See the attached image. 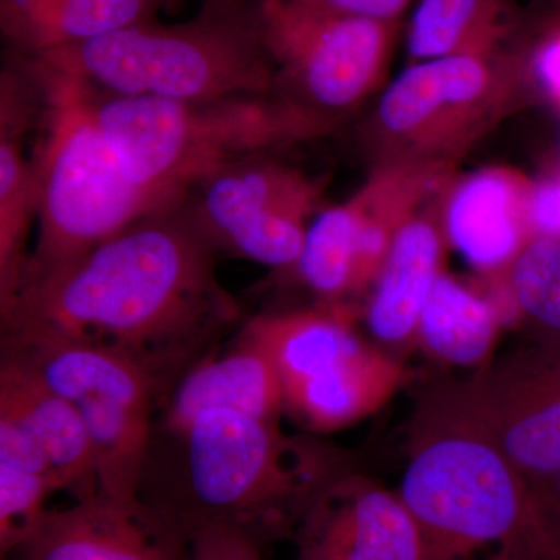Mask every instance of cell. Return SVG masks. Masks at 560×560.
Returning <instances> with one entry per match:
<instances>
[{
  "label": "cell",
  "mask_w": 560,
  "mask_h": 560,
  "mask_svg": "<svg viewBox=\"0 0 560 560\" xmlns=\"http://www.w3.org/2000/svg\"><path fill=\"white\" fill-rule=\"evenodd\" d=\"M307 9L363 20L400 22L411 0H294Z\"/></svg>",
  "instance_id": "cell-32"
},
{
  "label": "cell",
  "mask_w": 560,
  "mask_h": 560,
  "mask_svg": "<svg viewBox=\"0 0 560 560\" xmlns=\"http://www.w3.org/2000/svg\"><path fill=\"white\" fill-rule=\"evenodd\" d=\"M95 110L132 186L167 210L224 168L316 138L330 124L282 94L178 102L97 90Z\"/></svg>",
  "instance_id": "cell-4"
},
{
  "label": "cell",
  "mask_w": 560,
  "mask_h": 560,
  "mask_svg": "<svg viewBox=\"0 0 560 560\" xmlns=\"http://www.w3.org/2000/svg\"><path fill=\"white\" fill-rule=\"evenodd\" d=\"M530 180L503 167L464 176L445 194V242L481 275L506 276L530 241L526 201Z\"/></svg>",
  "instance_id": "cell-13"
},
{
  "label": "cell",
  "mask_w": 560,
  "mask_h": 560,
  "mask_svg": "<svg viewBox=\"0 0 560 560\" xmlns=\"http://www.w3.org/2000/svg\"><path fill=\"white\" fill-rule=\"evenodd\" d=\"M0 415L32 431L49 456L65 489H77L80 500L97 492L86 427L77 405L16 361L0 359Z\"/></svg>",
  "instance_id": "cell-20"
},
{
  "label": "cell",
  "mask_w": 560,
  "mask_h": 560,
  "mask_svg": "<svg viewBox=\"0 0 560 560\" xmlns=\"http://www.w3.org/2000/svg\"><path fill=\"white\" fill-rule=\"evenodd\" d=\"M555 517L558 518V523H559V526H560V511L555 512Z\"/></svg>",
  "instance_id": "cell-34"
},
{
  "label": "cell",
  "mask_w": 560,
  "mask_h": 560,
  "mask_svg": "<svg viewBox=\"0 0 560 560\" xmlns=\"http://www.w3.org/2000/svg\"><path fill=\"white\" fill-rule=\"evenodd\" d=\"M201 2L202 7H209V9H231V7L243 5L253 0H201Z\"/></svg>",
  "instance_id": "cell-33"
},
{
  "label": "cell",
  "mask_w": 560,
  "mask_h": 560,
  "mask_svg": "<svg viewBox=\"0 0 560 560\" xmlns=\"http://www.w3.org/2000/svg\"><path fill=\"white\" fill-rule=\"evenodd\" d=\"M180 0H0V28L18 55L79 46L156 21Z\"/></svg>",
  "instance_id": "cell-18"
},
{
  "label": "cell",
  "mask_w": 560,
  "mask_h": 560,
  "mask_svg": "<svg viewBox=\"0 0 560 560\" xmlns=\"http://www.w3.org/2000/svg\"><path fill=\"white\" fill-rule=\"evenodd\" d=\"M529 83L560 113V10L544 18L533 31H522L517 43Z\"/></svg>",
  "instance_id": "cell-28"
},
{
  "label": "cell",
  "mask_w": 560,
  "mask_h": 560,
  "mask_svg": "<svg viewBox=\"0 0 560 560\" xmlns=\"http://www.w3.org/2000/svg\"><path fill=\"white\" fill-rule=\"evenodd\" d=\"M36 57L121 97L213 102L278 88L256 0L202 7L183 24L149 22Z\"/></svg>",
  "instance_id": "cell-6"
},
{
  "label": "cell",
  "mask_w": 560,
  "mask_h": 560,
  "mask_svg": "<svg viewBox=\"0 0 560 560\" xmlns=\"http://www.w3.org/2000/svg\"><path fill=\"white\" fill-rule=\"evenodd\" d=\"M238 334L256 345L278 371L283 393L316 377L366 348L346 304L261 313L242 324Z\"/></svg>",
  "instance_id": "cell-17"
},
{
  "label": "cell",
  "mask_w": 560,
  "mask_h": 560,
  "mask_svg": "<svg viewBox=\"0 0 560 560\" xmlns=\"http://www.w3.org/2000/svg\"><path fill=\"white\" fill-rule=\"evenodd\" d=\"M2 94L0 130V308L20 290L31 261L28 235L38 220V178L35 164L22 149L25 110L20 97Z\"/></svg>",
  "instance_id": "cell-23"
},
{
  "label": "cell",
  "mask_w": 560,
  "mask_h": 560,
  "mask_svg": "<svg viewBox=\"0 0 560 560\" xmlns=\"http://www.w3.org/2000/svg\"><path fill=\"white\" fill-rule=\"evenodd\" d=\"M525 83L529 80L517 46L492 57L410 62L375 110L385 162L451 165L506 116Z\"/></svg>",
  "instance_id": "cell-7"
},
{
  "label": "cell",
  "mask_w": 560,
  "mask_h": 560,
  "mask_svg": "<svg viewBox=\"0 0 560 560\" xmlns=\"http://www.w3.org/2000/svg\"><path fill=\"white\" fill-rule=\"evenodd\" d=\"M215 246L180 209L131 224L73 259L28 272L2 329L46 331L131 361L162 399L243 324L221 285Z\"/></svg>",
  "instance_id": "cell-1"
},
{
  "label": "cell",
  "mask_w": 560,
  "mask_h": 560,
  "mask_svg": "<svg viewBox=\"0 0 560 560\" xmlns=\"http://www.w3.org/2000/svg\"><path fill=\"white\" fill-rule=\"evenodd\" d=\"M184 529L190 560H261L260 545L242 530L217 523H191Z\"/></svg>",
  "instance_id": "cell-29"
},
{
  "label": "cell",
  "mask_w": 560,
  "mask_h": 560,
  "mask_svg": "<svg viewBox=\"0 0 560 560\" xmlns=\"http://www.w3.org/2000/svg\"><path fill=\"white\" fill-rule=\"evenodd\" d=\"M195 223L213 246L272 268L296 264L320 189L300 171L256 158L197 187Z\"/></svg>",
  "instance_id": "cell-9"
},
{
  "label": "cell",
  "mask_w": 560,
  "mask_h": 560,
  "mask_svg": "<svg viewBox=\"0 0 560 560\" xmlns=\"http://www.w3.org/2000/svg\"><path fill=\"white\" fill-rule=\"evenodd\" d=\"M2 359L27 368L73 405L108 399L156 407L162 399L153 378L131 361L46 331L5 327Z\"/></svg>",
  "instance_id": "cell-14"
},
{
  "label": "cell",
  "mask_w": 560,
  "mask_h": 560,
  "mask_svg": "<svg viewBox=\"0 0 560 560\" xmlns=\"http://www.w3.org/2000/svg\"><path fill=\"white\" fill-rule=\"evenodd\" d=\"M39 103L38 241L27 271L80 256L131 224L172 212L132 186L103 135L97 90L36 55H16ZM24 276V278H25Z\"/></svg>",
  "instance_id": "cell-5"
},
{
  "label": "cell",
  "mask_w": 560,
  "mask_h": 560,
  "mask_svg": "<svg viewBox=\"0 0 560 560\" xmlns=\"http://www.w3.org/2000/svg\"><path fill=\"white\" fill-rule=\"evenodd\" d=\"M504 280L515 312L537 338L560 341V242L530 238Z\"/></svg>",
  "instance_id": "cell-26"
},
{
  "label": "cell",
  "mask_w": 560,
  "mask_h": 560,
  "mask_svg": "<svg viewBox=\"0 0 560 560\" xmlns=\"http://www.w3.org/2000/svg\"><path fill=\"white\" fill-rule=\"evenodd\" d=\"M283 97L329 120L381 88L400 22L320 13L294 0H256Z\"/></svg>",
  "instance_id": "cell-8"
},
{
  "label": "cell",
  "mask_w": 560,
  "mask_h": 560,
  "mask_svg": "<svg viewBox=\"0 0 560 560\" xmlns=\"http://www.w3.org/2000/svg\"><path fill=\"white\" fill-rule=\"evenodd\" d=\"M526 217L530 238L560 242V173L530 180Z\"/></svg>",
  "instance_id": "cell-31"
},
{
  "label": "cell",
  "mask_w": 560,
  "mask_h": 560,
  "mask_svg": "<svg viewBox=\"0 0 560 560\" xmlns=\"http://www.w3.org/2000/svg\"><path fill=\"white\" fill-rule=\"evenodd\" d=\"M86 427L98 492L140 499L145 485L153 405L97 399L77 405Z\"/></svg>",
  "instance_id": "cell-24"
},
{
  "label": "cell",
  "mask_w": 560,
  "mask_h": 560,
  "mask_svg": "<svg viewBox=\"0 0 560 560\" xmlns=\"http://www.w3.org/2000/svg\"><path fill=\"white\" fill-rule=\"evenodd\" d=\"M397 493L423 560H560L558 518L471 412L459 383L420 397Z\"/></svg>",
  "instance_id": "cell-2"
},
{
  "label": "cell",
  "mask_w": 560,
  "mask_h": 560,
  "mask_svg": "<svg viewBox=\"0 0 560 560\" xmlns=\"http://www.w3.org/2000/svg\"><path fill=\"white\" fill-rule=\"evenodd\" d=\"M219 349V348H217ZM190 368L165 397L164 429L178 438L202 411L231 410L279 420L285 393L276 368L256 345L237 334L231 348Z\"/></svg>",
  "instance_id": "cell-15"
},
{
  "label": "cell",
  "mask_w": 560,
  "mask_h": 560,
  "mask_svg": "<svg viewBox=\"0 0 560 560\" xmlns=\"http://www.w3.org/2000/svg\"><path fill=\"white\" fill-rule=\"evenodd\" d=\"M503 323L499 302L442 271L420 315L416 345L445 366L481 370Z\"/></svg>",
  "instance_id": "cell-22"
},
{
  "label": "cell",
  "mask_w": 560,
  "mask_h": 560,
  "mask_svg": "<svg viewBox=\"0 0 560 560\" xmlns=\"http://www.w3.org/2000/svg\"><path fill=\"white\" fill-rule=\"evenodd\" d=\"M291 539L293 560H423L418 526L397 490L353 471L313 500Z\"/></svg>",
  "instance_id": "cell-12"
},
{
  "label": "cell",
  "mask_w": 560,
  "mask_h": 560,
  "mask_svg": "<svg viewBox=\"0 0 560 560\" xmlns=\"http://www.w3.org/2000/svg\"><path fill=\"white\" fill-rule=\"evenodd\" d=\"M54 478L0 466V555L9 558L46 517V500L60 490Z\"/></svg>",
  "instance_id": "cell-27"
},
{
  "label": "cell",
  "mask_w": 560,
  "mask_h": 560,
  "mask_svg": "<svg viewBox=\"0 0 560 560\" xmlns=\"http://www.w3.org/2000/svg\"><path fill=\"white\" fill-rule=\"evenodd\" d=\"M2 560H190L189 536L160 504L97 490L47 512L31 539Z\"/></svg>",
  "instance_id": "cell-11"
},
{
  "label": "cell",
  "mask_w": 560,
  "mask_h": 560,
  "mask_svg": "<svg viewBox=\"0 0 560 560\" xmlns=\"http://www.w3.org/2000/svg\"><path fill=\"white\" fill-rule=\"evenodd\" d=\"M361 213L355 198L320 210L308 224L298 257V275L327 304H345L361 293Z\"/></svg>",
  "instance_id": "cell-25"
},
{
  "label": "cell",
  "mask_w": 560,
  "mask_h": 560,
  "mask_svg": "<svg viewBox=\"0 0 560 560\" xmlns=\"http://www.w3.org/2000/svg\"><path fill=\"white\" fill-rule=\"evenodd\" d=\"M0 466L54 478L65 489L40 442L31 430L5 415H0Z\"/></svg>",
  "instance_id": "cell-30"
},
{
  "label": "cell",
  "mask_w": 560,
  "mask_h": 560,
  "mask_svg": "<svg viewBox=\"0 0 560 560\" xmlns=\"http://www.w3.org/2000/svg\"><path fill=\"white\" fill-rule=\"evenodd\" d=\"M522 31L514 0H420L408 27V57H492L514 49Z\"/></svg>",
  "instance_id": "cell-21"
},
{
  "label": "cell",
  "mask_w": 560,
  "mask_h": 560,
  "mask_svg": "<svg viewBox=\"0 0 560 560\" xmlns=\"http://www.w3.org/2000/svg\"><path fill=\"white\" fill-rule=\"evenodd\" d=\"M444 232L430 213H416L397 232L371 285L368 329L385 348L416 345L420 315L442 275Z\"/></svg>",
  "instance_id": "cell-16"
},
{
  "label": "cell",
  "mask_w": 560,
  "mask_h": 560,
  "mask_svg": "<svg viewBox=\"0 0 560 560\" xmlns=\"http://www.w3.org/2000/svg\"><path fill=\"white\" fill-rule=\"evenodd\" d=\"M178 440L183 481L171 495L150 501L183 526L217 523L259 545L291 539L313 500L350 471L338 448L291 436L279 420L237 411H202Z\"/></svg>",
  "instance_id": "cell-3"
},
{
  "label": "cell",
  "mask_w": 560,
  "mask_h": 560,
  "mask_svg": "<svg viewBox=\"0 0 560 560\" xmlns=\"http://www.w3.org/2000/svg\"><path fill=\"white\" fill-rule=\"evenodd\" d=\"M464 400L515 467L540 485L560 471V341L490 361L459 383Z\"/></svg>",
  "instance_id": "cell-10"
},
{
  "label": "cell",
  "mask_w": 560,
  "mask_h": 560,
  "mask_svg": "<svg viewBox=\"0 0 560 560\" xmlns=\"http://www.w3.org/2000/svg\"><path fill=\"white\" fill-rule=\"evenodd\" d=\"M394 353L368 345L352 359L285 389V411L315 433L348 429L381 411L407 383Z\"/></svg>",
  "instance_id": "cell-19"
}]
</instances>
